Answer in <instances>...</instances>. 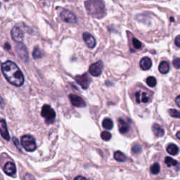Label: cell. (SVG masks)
<instances>
[{"label": "cell", "mask_w": 180, "mask_h": 180, "mask_svg": "<svg viewBox=\"0 0 180 180\" xmlns=\"http://www.w3.org/2000/svg\"><path fill=\"white\" fill-rule=\"evenodd\" d=\"M41 116L44 118L47 124L50 125L54 122L56 118V113L50 106L44 105L42 108Z\"/></svg>", "instance_id": "3957f363"}, {"label": "cell", "mask_w": 180, "mask_h": 180, "mask_svg": "<svg viewBox=\"0 0 180 180\" xmlns=\"http://www.w3.org/2000/svg\"><path fill=\"white\" fill-rule=\"evenodd\" d=\"M69 99L73 106L77 108H83L86 106V102L81 97L75 94L69 95Z\"/></svg>", "instance_id": "30bf717a"}, {"label": "cell", "mask_w": 180, "mask_h": 180, "mask_svg": "<svg viewBox=\"0 0 180 180\" xmlns=\"http://www.w3.org/2000/svg\"><path fill=\"white\" fill-rule=\"evenodd\" d=\"M84 5L90 16L97 18H101L106 15L105 4L103 0H87Z\"/></svg>", "instance_id": "7a4b0ae2"}, {"label": "cell", "mask_w": 180, "mask_h": 180, "mask_svg": "<svg viewBox=\"0 0 180 180\" xmlns=\"http://www.w3.org/2000/svg\"><path fill=\"white\" fill-rule=\"evenodd\" d=\"M172 64H173V66H174L175 68L180 69V58H177L173 60Z\"/></svg>", "instance_id": "f546056e"}, {"label": "cell", "mask_w": 180, "mask_h": 180, "mask_svg": "<svg viewBox=\"0 0 180 180\" xmlns=\"http://www.w3.org/2000/svg\"><path fill=\"white\" fill-rule=\"evenodd\" d=\"M132 44H133V46L136 49H140L142 47V43L136 38H133V40H132Z\"/></svg>", "instance_id": "f1b7e54d"}, {"label": "cell", "mask_w": 180, "mask_h": 180, "mask_svg": "<svg viewBox=\"0 0 180 180\" xmlns=\"http://www.w3.org/2000/svg\"><path fill=\"white\" fill-rule=\"evenodd\" d=\"M167 151L169 154L175 155L179 153V148L177 147V145L174 144H171L167 147Z\"/></svg>", "instance_id": "d6986e66"}, {"label": "cell", "mask_w": 180, "mask_h": 180, "mask_svg": "<svg viewBox=\"0 0 180 180\" xmlns=\"http://www.w3.org/2000/svg\"><path fill=\"white\" fill-rule=\"evenodd\" d=\"M42 56L43 54L42 51L40 50V49L38 47H36L34 49L33 52H32V56H33V58H35V59H38V58H42Z\"/></svg>", "instance_id": "603a6c76"}, {"label": "cell", "mask_w": 180, "mask_h": 180, "mask_svg": "<svg viewBox=\"0 0 180 180\" xmlns=\"http://www.w3.org/2000/svg\"><path fill=\"white\" fill-rule=\"evenodd\" d=\"M11 35L13 40L17 43L22 42L24 38V33L23 31L21 30V28L18 27V26H15L12 28L11 31Z\"/></svg>", "instance_id": "ba28073f"}, {"label": "cell", "mask_w": 180, "mask_h": 180, "mask_svg": "<svg viewBox=\"0 0 180 180\" xmlns=\"http://www.w3.org/2000/svg\"><path fill=\"white\" fill-rule=\"evenodd\" d=\"M4 48L6 49V50H9V49H11V45L8 44V42H6L4 45Z\"/></svg>", "instance_id": "d6a6232c"}, {"label": "cell", "mask_w": 180, "mask_h": 180, "mask_svg": "<svg viewBox=\"0 0 180 180\" xmlns=\"http://www.w3.org/2000/svg\"><path fill=\"white\" fill-rule=\"evenodd\" d=\"M139 66L141 68L144 70H149L152 66V61H151V59L149 57H144L141 59L139 62Z\"/></svg>", "instance_id": "9a60e30c"}, {"label": "cell", "mask_w": 180, "mask_h": 180, "mask_svg": "<svg viewBox=\"0 0 180 180\" xmlns=\"http://www.w3.org/2000/svg\"><path fill=\"white\" fill-rule=\"evenodd\" d=\"M3 104H4V101H3V99H2V97H1V96H0V107H2Z\"/></svg>", "instance_id": "d590c367"}, {"label": "cell", "mask_w": 180, "mask_h": 180, "mask_svg": "<svg viewBox=\"0 0 180 180\" xmlns=\"http://www.w3.org/2000/svg\"><path fill=\"white\" fill-rule=\"evenodd\" d=\"M75 80H76L77 83L84 90H86V89L88 88L91 82V78L89 77L87 73H84V74L82 75H77V76L75 77Z\"/></svg>", "instance_id": "9c48e42d"}, {"label": "cell", "mask_w": 180, "mask_h": 180, "mask_svg": "<svg viewBox=\"0 0 180 180\" xmlns=\"http://www.w3.org/2000/svg\"><path fill=\"white\" fill-rule=\"evenodd\" d=\"M141 151H142V147L140 146V145H139L138 144H135L132 146V153H133V154H134V155L139 154Z\"/></svg>", "instance_id": "4316f807"}, {"label": "cell", "mask_w": 180, "mask_h": 180, "mask_svg": "<svg viewBox=\"0 0 180 180\" xmlns=\"http://www.w3.org/2000/svg\"><path fill=\"white\" fill-rule=\"evenodd\" d=\"M16 53L18 54V57L21 58L23 61L27 62L28 61V51L27 49V47H25V45L23 43L19 42L17 44L16 46Z\"/></svg>", "instance_id": "5b68a950"}, {"label": "cell", "mask_w": 180, "mask_h": 180, "mask_svg": "<svg viewBox=\"0 0 180 180\" xmlns=\"http://www.w3.org/2000/svg\"><path fill=\"white\" fill-rule=\"evenodd\" d=\"M103 68V64L101 61H97L90 66L89 72L92 76L98 77L101 74Z\"/></svg>", "instance_id": "8992f818"}, {"label": "cell", "mask_w": 180, "mask_h": 180, "mask_svg": "<svg viewBox=\"0 0 180 180\" xmlns=\"http://www.w3.org/2000/svg\"><path fill=\"white\" fill-rule=\"evenodd\" d=\"M1 6H2V4H1V2H0V7H1Z\"/></svg>", "instance_id": "74e56055"}, {"label": "cell", "mask_w": 180, "mask_h": 180, "mask_svg": "<svg viewBox=\"0 0 180 180\" xmlns=\"http://www.w3.org/2000/svg\"><path fill=\"white\" fill-rule=\"evenodd\" d=\"M74 180H87V179L82 176H77V177H75Z\"/></svg>", "instance_id": "e575fe53"}, {"label": "cell", "mask_w": 180, "mask_h": 180, "mask_svg": "<svg viewBox=\"0 0 180 180\" xmlns=\"http://www.w3.org/2000/svg\"><path fill=\"white\" fill-rule=\"evenodd\" d=\"M82 37H83V40L84 42H85L89 48L90 49L94 48L97 44V42L96 40H95L94 38L92 35V34L89 33V32H84Z\"/></svg>", "instance_id": "8fae6325"}, {"label": "cell", "mask_w": 180, "mask_h": 180, "mask_svg": "<svg viewBox=\"0 0 180 180\" xmlns=\"http://www.w3.org/2000/svg\"><path fill=\"white\" fill-rule=\"evenodd\" d=\"M0 134L4 139L8 141L10 139V136L8 134L6 123L4 120H0Z\"/></svg>", "instance_id": "7c38bea8"}, {"label": "cell", "mask_w": 180, "mask_h": 180, "mask_svg": "<svg viewBox=\"0 0 180 180\" xmlns=\"http://www.w3.org/2000/svg\"><path fill=\"white\" fill-rule=\"evenodd\" d=\"M2 71L6 80L13 85L21 87L24 83L23 73L17 65L11 61H7L2 64Z\"/></svg>", "instance_id": "6da1fadb"}, {"label": "cell", "mask_w": 180, "mask_h": 180, "mask_svg": "<svg viewBox=\"0 0 180 180\" xmlns=\"http://www.w3.org/2000/svg\"><path fill=\"white\" fill-rule=\"evenodd\" d=\"M176 136L177 139H180V131H179L178 132H177V134H176Z\"/></svg>", "instance_id": "8d00e7d4"}, {"label": "cell", "mask_w": 180, "mask_h": 180, "mask_svg": "<svg viewBox=\"0 0 180 180\" xmlns=\"http://www.w3.org/2000/svg\"><path fill=\"white\" fill-rule=\"evenodd\" d=\"M118 129L121 134H125L129 131V125L123 118L118 119Z\"/></svg>", "instance_id": "2e32d148"}, {"label": "cell", "mask_w": 180, "mask_h": 180, "mask_svg": "<svg viewBox=\"0 0 180 180\" xmlns=\"http://www.w3.org/2000/svg\"><path fill=\"white\" fill-rule=\"evenodd\" d=\"M152 130L155 136H162L164 135V133H165L164 129H162L158 124H156V123L153 124L152 126Z\"/></svg>", "instance_id": "ac0fdd59"}, {"label": "cell", "mask_w": 180, "mask_h": 180, "mask_svg": "<svg viewBox=\"0 0 180 180\" xmlns=\"http://www.w3.org/2000/svg\"><path fill=\"white\" fill-rule=\"evenodd\" d=\"M61 18L63 21L68 23H76L77 21L76 16L69 10L63 11L61 14Z\"/></svg>", "instance_id": "52a82bcc"}, {"label": "cell", "mask_w": 180, "mask_h": 180, "mask_svg": "<svg viewBox=\"0 0 180 180\" xmlns=\"http://www.w3.org/2000/svg\"><path fill=\"white\" fill-rule=\"evenodd\" d=\"M101 139H102L103 141L108 142V141L110 140V139H111V137H112V135H111V134H110L109 132L103 131V132H101Z\"/></svg>", "instance_id": "484cf974"}, {"label": "cell", "mask_w": 180, "mask_h": 180, "mask_svg": "<svg viewBox=\"0 0 180 180\" xmlns=\"http://www.w3.org/2000/svg\"><path fill=\"white\" fill-rule=\"evenodd\" d=\"M135 98L136 101L138 103H148L149 101V97L147 94L146 92H136L135 93Z\"/></svg>", "instance_id": "5bb4252c"}, {"label": "cell", "mask_w": 180, "mask_h": 180, "mask_svg": "<svg viewBox=\"0 0 180 180\" xmlns=\"http://www.w3.org/2000/svg\"><path fill=\"white\" fill-rule=\"evenodd\" d=\"M175 43L177 45V47H180V35L177 36L175 39Z\"/></svg>", "instance_id": "1f68e13d"}, {"label": "cell", "mask_w": 180, "mask_h": 180, "mask_svg": "<svg viewBox=\"0 0 180 180\" xmlns=\"http://www.w3.org/2000/svg\"><path fill=\"white\" fill-rule=\"evenodd\" d=\"M102 125H103V128L110 130V129H111L113 127V123L111 119L105 118L103 120Z\"/></svg>", "instance_id": "44dd1931"}, {"label": "cell", "mask_w": 180, "mask_h": 180, "mask_svg": "<svg viewBox=\"0 0 180 180\" xmlns=\"http://www.w3.org/2000/svg\"><path fill=\"white\" fill-rule=\"evenodd\" d=\"M150 170H151V172L152 173L153 175L158 174L160 170V165L158 163H154L153 165H152V166L151 167Z\"/></svg>", "instance_id": "cb8c5ba5"}, {"label": "cell", "mask_w": 180, "mask_h": 180, "mask_svg": "<svg viewBox=\"0 0 180 180\" xmlns=\"http://www.w3.org/2000/svg\"><path fill=\"white\" fill-rule=\"evenodd\" d=\"M114 158L118 162H124L127 159L126 156H125L124 153H123V152H121V151H116V152H115Z\"/></svg>", "instance_id": "ffe728a7"}, {"label": "cell", "mask_w": 180, "mask_h": 180, "mask_svg": "<svg viewBox=\"0 0 180 180\" xmlns=\"http://www.w3.org/2000/svg\"><path fill=\"white\" fill-rule=\"evenodd\" d=\"M169 114L170 115L172 118H180V112L176 109H170L169 110Z\"/></svg>", "instance_id": "83f0119b"}, {"label": "cell", "mask_w": 180, "mask_h": 180, "mask_svg": "<svg viewBox=\"0 0 180 180\" xmlns=\"http://www.w3.org/2000/svg\"><path fill=\"white\" fill-rule=\"evenodd\" d=\"M23 180H35V179H34V177L32 176V175L30 174H26L24 177H23Z\"/></svg>", "instance_id": "4dcf8cb0"}, {"label": "cell", "mask_w": 180, "mask_h": 180, "mask_svg": "<svg viewBox=\"0 0 180 180\" xmlns=\"http://www.w3.org/2000/svg\"><path fill=\"white\" fill-rule=\"evenodd\" d=\"M156 83H157V81H156V79L154 77H147L146 79V84H148L149 87H153L156 85Z\"/></svg>", "instance_id": "d4e9b609"}, {"label": "cell", "mask_w": 180, "mask_h": 180, "mask_svg": "<svg viewBox=\"0 0 180 180\" xmlns=\"http://www.w3.org/2000/svg\"><path fill=\"white\" fill-rule=\"evenodd\" d=\"M175 102H176L177 105L179 106V107L180 108V95L179 96H178L176 98V99H175Z\"/></svg>", "instance_id": "836d02e7"}, {"label": "cell", "mask_w": 180, "mask_h": 180, "mask_svg": "<svg viewBox=\"0 0 180 180\" xmlns=\"http://www.w3.org/2000/svg\"><path fill=\"white\" fill-rule=\"evenodd\" d=\"M5 1H8V0H5Z\"/></svg>", "instance_id": "f35d334b"}, {"label": "cell", "mask_w": 180, "mask_h": 180, "mask_svg": "<svg viewBox=\"0 0 180 180\" xmlns=\"http://www.w3.org/2000/svg\"><path fill=\"white\" fill-rule=\"evenodd\" d=\"M165 162L168 167H172V166H176L177 164H178V162L176 160L173 159L171 157H166L165 159Z\"/></svg>", "instance_id": "7402d4cb"}, {"label": "cell", "mask_w": 180, "mask_h": 180, "mask_svg": "<svg viewBox=\"0 0 180 180\" xmlns=\"http://www.w3.org/2000/svg\"><path fill=\"white\" fill-rule=\"evenodd\" d=\"M4 171L8 176H14L16 172V165L12 162H6L4 167Z\"/></svg>", "instance_id": "4fadbf2b"}, {"label": "cell", "mask_w": 180, "mask_h": 180, "mask_svg": "<svg viewBox=\"0 0 180 180\" xmlns=\"http://www.w3.org/2000/svg\"><path fill=\"white\" fill-rule=\"evenodd\" d=\"M158 70L162 74H166L170 70V65L167 61H162L159 65Z\"/></svg>", "instance_id": "e0dca14e"}, {"label": "cell", "mask_w": 180, "mask_h": 180, "mask_svg": "<svg viewBox=\"0 0 180 180\" xmlns=\"http://www.w3.org/2000/svg\"><path fill=\"white\" fill-rule=\"evenodd\" d=\"M21 145L26 151L29 152L34 151L37 149L36 142L33 136L30 135H24L21 138Z\"/></svg>", "instance_id": "277c9868"}]
</instances>
